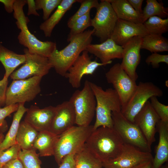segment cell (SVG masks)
Listing matches in <instances>:
<instances>
[{"instance_id":"obj_27","label":"cell","mask_w":168,"mask_h":168,"mask_svg":"<svg viewBox=\"0 0 168 168\" xmlns=\"http://www.w3.org/2000/svg\"><path fill=\"white\" fill-rule=\"evenodd\" d=\"M39 132L29 124L25 121L21 122L16 137V143L21 150H30L33 145Z\"/></svg>"},{"instance_id":"obj_20","label":"cell","mask_w":168,"mask_h":168,"mask_svg":"<svg viewBox=\"0 0 168 168\" xmlns=\"http://www.w3.org/2000/svg\"><path fill=\"white\" fill-rule=\"evenodd\" d=\"M86 50L99 58L105 65L111 63L112 59H122V57L123 47L111 38L100 44H91Z\"/></svg>"},{"instance_id":"obj_32","label":"cell","mask_w":168,"mask_h":168,"mask_svg":"<svg viewBox=\"0 0 168 168\" xmlns=\"http://www.w3.org/2000/svg\"><path fill=\"white\" fill-rule=\"evenodd\" d=\"M35 149L21 150L19 154V158L22 163L24 168H41V162L38 154Z\"/></svg>"},{"instance_id":"obj_18","label":"cell","mask_w":168,"mask_h":168,"mask_svg":"<svg viewBox=\"0 0 168 168\" xmlns=\"http://www.w3.org/2000/svg\"><path fill=\"white\" fill-rule=\"evenodd\" d=\"M55 106L42 109L32 105L28 109L24 120L38 132L50 131L55 112Z\"/></svg>"},{"instance_id":"obj_40","label":"cell","mask_w":168,"mask_h":168,"mask_svg":"<svg viewBox=\"0 0 168 168\" xmlns=\"http://www.w3.org/2000/svg\"><path fill=\"white\" fill-rule=\"evenodd\" d=\"M8 83V79L4 77L0 80V106L5 105L6 92Z\"/></svg>"},{"instance_id":"obj_21","label":"cell","mask_w":168,"mask_h":168,"mask_svg":"<svg viewBox=\"0 0 168 168\" xmlns=\"http://www.w3.org/2000/svg\"><path fill=\"white\" fill-rule=\"evenodd\" d=\"M156 127L159 134V140L151 168H161L168 160V123L160 120Z\"/></svg>"},{"instance_id":"obj_7","label":"cell","mask_w":168,"mask_h":168,"mask_svg":"<svg viewBox=\"0 0 168 168\" xmlns=\"http://www.w3.org/2000/svg\"><path fill=\"white\" fill-rule=\"evenodd\" d=\"M42 77L13 80L7 88L5 106L33 100L41 92Z\"/></svg>"},{"instance_id":"obj_28","label":"cell","mask_w":168,"mask_h":168,"mask_svg":"<svg viewBox=\"0 0 168 168\" xmlns=\"http://www.w3.org/2000/svg\"><path fill=\"white\" fill-rule=\"evenodd\" d=\"M75 168H102V162L88 148L85 144L75 154Z\"/></svg>"},{"instance_id":"obj_34","label":"cell","mask_w":168,"mask_h":168,"mask_svg":"<svg viewBox=\"0 0 168 168\" xmlns=\"http://www.w3.org/2000/svg\"><path fill=\"white\" fill-rule=\"evenodd\" d=\"M80 3L81 5L78 10L69 18L68 21V27L77 18L90 12L92 8H96L99 4L97 0H82Z\"/></svg>"},{"instance_id":"obj_29","label":"cell","mask_w":168,"mask_h":168,"mask_svg":"<svg viewBox=\"0 0 168 168\" xmlns=\"http://www.w3.org/2000/svg\"><path fill=\"white\" fill-rule=\"evenodd\" d=\"M141 49L153 53L167 51L168 40L162 35L148 34L142 37Z\"/></svg>"},{"instance_id":"obj_45","label":"cell","mask_w":168,"mask_h":168,"mask_svg":"<svg viewBox=\"0 0 168 168\" xmlns=\"http://www.w3.org/2000/svg\"><path fill=\"white\" fill-rule=\"evenodd\" d=\"M16 0H0V2L4 5L5 9L8 13L13 11V7Z\"/></svg>"},{"instance_id":"obj_24","label":"cell","mask_w":168,"mask_h":168,"mask_svg":"<svg viewBox=\"0 0 168 168\" xmlns=\"http://www.w3.org/2000/svg\"><path fill=\"white\" fill-rule=\"evenodd\" d=\"M59 135L49 131L39 132L33 145L40 156H53L55 145Z\"/></svg>"},{"instance_id":"obj_8","label":"cell","mask_w":168,"mask_h":168,"mask_svg":"<svg viewBox=\"0 0 168 168\" xmlns=\"http://www.w3.org/2000/svg\"><path fill=\"white\" fill-rule=\"evenodd\" d=\"M112 118L113 128L124 143L133 146L142 151L151 153V147L135 124L127 119L121 111L112 112Z\"/></svg>"},{"instance_id":"obj_47","label":"cell","mask_w":168,"mask_h":168,"mask_svg":"<svg viewBox=\"0 0 168 168\" xmlns=\"http://www.w3.org/2000/svg\"><path fill=\"white\" fill-rule=\"evenodd\" d=\"M5 136L3 133V132L0 130V144L4 138Z\"/></svg>"},{"instance_id":"obj_12","label":"cell","mask_w":168,"mask_h":168,"mask_svg":"<svg viewBox=\"0 0 168 168\" xmlns=\"http://www.w3.org/2000/svg\"><path fill=\"white\" fill-rule=\"evenodd\" d=\"M26 61L23 65L10 75L13 80L24 79L35 76L43 77L52 68L48 58L31 53L27 48L23 49Z\"/></svg>"},{"instance_id":"obj_30","label":"cell","mask_w":168,"mask_h":168,"mask_svg":"<svg viewBox=\"0 0 168 168\" xmlns=\"http://www.w3.org/2000/svg\"><path fill=\"white\" fill-rule=\"evenodd\" d=\"M146 5L142 11L143 23L149 18L154 16L164 18L168 16V9L162 2L156 0H147Z\"/></svg>"},{"instance_id":"obj_43","label":"cell","mask_w":168,"mask_h":168,"mask_svg":"<svg viewBox=\"0 0 168 168\" xmlns=\"http://www.w3.org/2000/svg\"><path fill=\"white\" fill-rule=\"evenodd\" d=\"M26 0V3L27 4L28 6L27 15H33L36 16H39V13L37 12L35 1L33 0Z\"/></svg>"},{"instance_id":"obj_36","label":"cell","mask_w":168,"mask_h":168,"mask_svg":"<svg viewBox=\"0 0 168 168\" xmlns=\"http://www.w3.org/2000/svg\"><path fill=\"white\" fill-rule=\"evenodd\" d=\"M21 150L20 146L16 143L5 150L0 151V166L2 167L10 161L19 158Z\"/></svg>"},{"instance_id":"obj_13","label":"cell","mask_w":168,"mask_h":168,"mask_svg":"<svg viewBox=\"0 0 168 168\" xmlns=\"http://www.w3.org/2000/svg\"><path fill=\"white\" fill-rule=\"evenodd\" d=\"M151 153L142 151L124 143L123 151L117 157L102 163L104 168H132L144 162L152 161Z\"/></svg>"},{"instance_id":"obj_17","label":"cell","mask_w":168,"mask_h":168,"mask_svg":"<svg viewBox=\"0 0 168 168\" xmlns=\"http://www.w3.org/2000/svg\"><path fill=\"white\" fill-rule=\"evenodd\" d=\"M55 112L49 131L59 135L76 124L74 106L69 101H66L55 106Z\"/></svg>"},{"instance_id":"obj_39","label":"cell","mask_w":168,"mask_h":168,"mask_svg":"<svg viewBox=\"0 0 168 168\" xmlns=\"http://www.w3.org/2000/svg\"><path fill=\"white\" fill-rule=\"evenodd\" d=\"M145 62L147 64L152 65L153 68H157L159 67L160 63L168 64V55L153 53L147 57Z\"/></svg>"},{"instance_id":"obj_41","label":"cell","mask_w":168,"mask_h":168,"mask_svg":"<svg viewBox=\"0 0 168 168\" xmlns=\"http://www.w3.org/2000/svg\"><path fill=\"white\" fill-rule=\"evenodd\" d=\"M75 154H71L65 156L58 168H75Z\"/></svg>"},{"instance_id":"obj_23","label":"cell","mask_w":168,"mask_h":168,"mask_svg":"<svg viewBox=\"0 0 168 168\" xmlns=\"http://www.w3.org/2000/svg\"><path fill=\"white\" fill-rule=\"evenodd\" d=\"M119 19L137 23H142V14L136 11L128 0H108Z\"/></svg>"},{"instance_id":"obj_44","label":"cell","mask_w":168,"mask_h":168,"mask_svg":"<svg viewBox=\"0 0 168 168\" xmlns=\"http://www.w3.org/2000/svg\"><path fill=\"white\" fill-rule=\"evenodd\" d=\"M128 1L136 11L142 14V7L143 0H128Z\"/></svg>"},{"instance_id":"obj_14","label":"cell","mask_w":168,"mask_h":168,"mask_svg":"<svg viewBox=\"0 0 168 168\" xmlns=\"http://www.w3.org/2000/svg\"><path fill=\"white\" fill-rule=\"evenodd\" d=\"M88 52H82L68 69L65 77L73 88H78L81 85L82 77L85 75H92L98 67L105 65L96 60L92 61Z\"/></svg>"},{"instance_id":"obj_15","label":"cell","mask_w":168,"mask_h":168,"mask_svg":"<svg viewBox=\"0 0 168 168\" xmlns=\"http://www.w3.org/2000/svg\"><path fill=\"white\" fill-rule=\"evenodd\" d=\"M142 40V37H134L122 47L123 52L121 66L131 78L135 82L138 77L136 70L141 60L140 52Z\"/></svg>"},{"instance_id":"obj_49","label":"cell","mask_w":168,"mask_h":168,"mask_svg":"<svg viewBox=\"0 0 168 168\" xmlns=\"http://www.w3.org/2000/svg\"><path fill=\"white\" fill-rule=\"evenodd\" d=\"M0 168H2V167H1V166H0Z\"/></svg>"},{"instance_id":"obj_25","label":"cell","mask_w":168,"mask_h":168,"mask_svg":"<svg viewBox=\"0 0 168 168\" xmlns=\"http://www.w3.org/2000/svg\"><path fill=\"white\" fill-rule=\"evenodd\" d=\"M25 61L24 54L16 53L0 43V62L5 69L4 77L8 79L15 69L21 64L24 63Z\"/></svg>"},{"instance_id":"obj_2","label":"cell","mask_w":168,"mask_h":168,"mask_svg":"<svg viewBox=\"0 0 168 168\" xmlns=\"http://www.w3.org/2000/svg\"><path fill=\"white\" fill-rule=\"evenodd\" d=\"M94 30H88L75 35L62 49L55 50L48 58L49 62L58 74L65 77L68 69L80 55L91 44Z\"/></svg>"},{"instance_id":"obj_5","label":"cell","mask_w":168,"mask_h":168,"mask_svg":"<svg viewBox=\"0 0 168 168\" xmlns=\"http://www.w3.org/2000/svg\"><path fill=\"white\" fill-rule=\"evenodd\" d=\"M93 128L91 125L74 126L58 135L53 156L59 166L65 156L76 153L83 147L93 131Z\"/></svg>"},{"instance_id":"obj_35","label":"cell","mask_w":168,"mask_h":168,"mask_svg":"<svg viewBox=\"0 0 168 168\" xmlns=\"http://www.w3.org/2000/svg\"><path fill=\"white\" fill-rule=\"evenodd\" d=\"M37 10L42 9L43 19L46 21L49 17L53 11L59 5L62 0H35Z\"/></svg>"},{"instance_id":"obj_48","label":"cell","mask_w":168,"mask_h":168,"mask_svg":"<svg viewBox=\"0 0 168 168\" xmlns=\"http://www.w3.org/2000/svg\"><path fill=\"white\" fill-rule=\"evenodd\" d=\"M163 168H168V164H166Z\"/></svg>"},{"instance_id":"obj_19","label":"cell","mask_w":168,"mask_h":168,"mask_svg":"<svg viewBox=\"0 0 168 168\" xmlns=\"http://www.w3.org/2000/svg\"><path fill=\"white\" fill-rule=\"evenodd\" d=\"M148 33L142 23H137L118 19L110 38L117 44L123 46L135 36L143 37Z\"/></svg>"},{"instance_id":"obj_37","label":"cell","mask_w":168,"mask_h":168,"mask_svg":"<svg viewBox=\"0 0 168 168\" xmlns=\"http://www.w3.org/2000/svg\"><path fill=\"white\" fill-rule=\"evenodd\" d=\"M150 99L152 107L160 120L168 123V106L160 102L156 97L152 96Z\"/></svg>"},{"instance_id":"obj_6","label":"cell","mask_w":168,"mask_h":168,"mask_svg":"<svg viewBox=\"0 0 168 168\" xmlns=\"http://www.w3.org/2000/svg\"><path fill=\"white\" fill-rule=\"evenodd\" d=\"M73 105L76 114V124L78 126L90 125L95 113L96 101L95 95L87 80L81 90H77L69 100Z\"/></svg>"},{"instance_id":"obj_42","label":"cell","mask_w":168,"mask_h":168,"mask_svg":"<svg viewBox=\"0 0 168 168\" xmlns=\"http://www.w3.org/2000/svg\"><path fill=\"white\" fill-rule=\"evenodd\" d=\"M2 168H24V167L22 162L18 158L8 162Z\"/></svg>"},{"instance_id":"obj_3","label":"cell","mask_w":168,"mask_h":168,"mask_svg":"<svg viewBox=\"0 0 168 168\" xmlns=\"http://www.w3.org/2000/svg\"><path fill=\"white\" fill-rule=\"evenodd\" d=\"M26 4V0H16L14 5L13 17L16 21L18 28L21 30L17 37L19 42L30 53L48 58L57 49L56 44L51 41L40 40L30 32L27 26L30 20L25 15L23 9Z\"/></svg>"},{"instance_id":"obj_16","label":"cell","mask_w":168,"mask_h":168,"mask_svg":"<svg viewBox=\"0 0 168 168\" xmlns=\"http://www.w3.org/2000/svg\"><path fill=\"white\" fill-rule=\"evenodd\" d=\"M160 120L149 101L134 118L133 123L139 128L150 147L156 141V127Z\"/></svg>"},{"instance_id":"obj_46","label":"cell","mask_w":168,"mask_h":168,"mask_svg":"<svg viewBox=\"0 0 168 168\" xmlns=\"http://www.w3.org/2000/svg\"><path fill=\"white\" fill-rule=\"evenodd\" d=\"M152 161L143 162L135 166L132 168H151Z\"/></svg>"},{"instance_id":"obj_33","label":"cell","mask_w":168,"mask_h":168,"mask_svg":"<svg viewBox=\"0 0 168 168\" xmlns=\"http://www.w3.org/2000/svg\"><path fill=\"white\" fill-rule=\"evenodd\" d=\"M91 19L90 12L77 18L69 27L70 32L67 41L73 36L82 33L88 27L91 26Z\"/></svg>"},{"instance_id":"obj_26","label":"cell","mask_w":168,"mask_h":168,"mask_svg":"<svg viewBox=\"0 0 168 168\" xmlns=\"http://www.w3.org/2000/svg\"><path fill=\"white\" fill-rule=\"evenodd\" d=\"M24 104H19L18 108L13 115L9 129L0 144V151L5 150L16 143V137L21 120L28 109L25 107Z\"/></svg>"},{"instance_id":"obj_1","label":"cell","mask_w":168,"mask_h":168,"mask_svg":"<svg viewBox=\"0 0 168 168\" xmlns=\"http://www.w3.org/2000/svg\"><path fill=\"white\" fill-rule=\"evenodd\" d=\"M124 144L113 127L104 126L93 131L85 143L102 163L119 156L123 151Z\"/></svg>"},{"instance_id":"obj_31","label":"cell","mask_w":168,"mask_h":168,"mask_svg":"<svg viewBox=\"0 0 168 168\" xmlns=\"http://www.w3.org/2000/svg\"><path fill=\"white\" fill-rule=\"evenodd\" d=\"M148 34L162 35L168 31V18L156 16L149 18L143 23Z\"/></svg>"},{"instance_id":"obj_11","label":"cell","mask_w":168,"mask_h":168,"mask_svg":"<svg viewBox=\"0 0 168 168\" xmlns=\"http://www.w3.org/2000/svg\"><path fill=\"white\" fill-rule=\"evenodd\" d=\"M105 77L107 82L112 85L119 96L121 104V110L133 93L137 85L119 63L115 64L110 68L105 73Z\"/></svg>"},{"instance_id":"obj_10","label":"cell","mask_w":168,"mask_h":168,"mask_svg":"<svg viewBox=\"0 0 168 168\" xmlns=\"http://www.w3.org/2000/svg\"><path fill=\"white\" fill-rule=\"evenodd\" d=\"M95 17L91 19L94 35L101 43L110 38L118 18L110 3L108 0H101L96 8Z\"/></svg>"},{"instance_id":"obj_4","label":"cell","mask_w":168,"mask_h":168,"mask_svg":"<svg viewBox=\"0 0 168 168\" xmlns=\"http://www.w3.org/2000/svg\"><path fill=\"white\" fill-rule=\"evenodd\" d=\"M96 101V120L93 131L101 126L113 127L112 112L121 111V104L119 96L112 88L104 90L100 86L90 82Z\"/></svg>"},{"instance_id":"obj_22","label":"cell","mask_w":168,"mask_h":168,"mask_svg":"<svg viewBox=\"0 0 168 168\" xmlns=\"http://www.w3.org/2000/svg\"><path fill=\"white\" fill-rule=\"evenodd\" d=\"M81 0H62V1L54 13L41 24L40 30L44 32L46 37L51 36L55 26L59 23L66 12L76 2H80Z\"/></svg>"},{"instance_id":"obj_9","label":"cell","mask_w":168,"mask_h":168,"mask_svg":"<svg viewBox=\"0 0 168 168\" xmlns=\"http://www.w3.org/2000/svg\"><path fill=\"white\" fill-rule=\"evenodd\" d=\"M163 95L162 90L153 83L140 82L121 112L127 119L133 123L136 116L151 97H160Z\"/></svg>"},{"instance_id":"obj_38","label":"cell","mask_w":168,"mask_h":168,"mask_svg":"<svg viewBox=\"0 0 168 168\" xmlns=\"http://www.w3.org/2000/svg\"><path fill=\"white\" fill-rule=\"evenodd\" d=\"M19 106V104L6 106L0 108V128H4L7 127L5 118L12 113L16 112Z\"/></svg>"}]
</instances>
